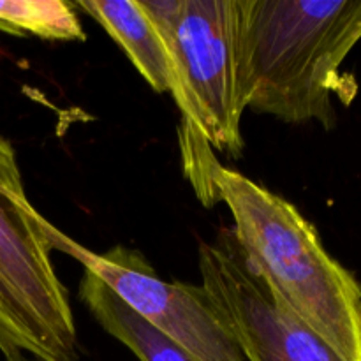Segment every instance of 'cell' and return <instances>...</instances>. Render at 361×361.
I'll use <instances>...</instances> for the list:
<instances>
[{"mask_svg":"<svg viewBox=\"0 0 361 361\" xmlns=\"http://www.w3.org/2000/svg\"><path fill=\"white\" fill-rule=\"evenodd\" d=\"M183 171L204 207L224 203L252 267L293 312L345 361H361V286L328 254L298 208L221 164L203 134L180 122Z\"/></svg>","mask_w":361,"mask_h":361,"instance_id":"1","label":"cell"},{"mask_svg":"<svg viewBox=\"0 0 361 361\" xmlns=\"http://www.w3.org/2000/svg\"><path fill=\"white\" fill-rule=\"evenodd\" d=\"M361 39V0H240L245 108L286 123L337 122L334 95L351 102L341 67Z\"/></svg>","mask_w":361,"mask_h":361,"instance_id":"2","label":"cell"},{"mask_svg":"<svg viewBox=\"0 0 361 361\" xmlns=\"http://www.w3.org/2000/svg\"><path fill=\"white\" fill-rule=\"evenodd\" d=\"M44 217L25 192L13 145L0 136V351L80 361L69 291L49 257Z\"/></svg>","mask_w":361,"mask_h":361,"instance_id":"3","label":"cell"},{"mask_svg":"<svg viewBox=\"0 0 361 361\" xmlns=\"http://www.w3.org/2000/svg\"><path fill=\"white\" fill-rule=\"evenodd\" d=\"M171 51L185 97L182 120L214 150L238 157L245 111L240 0H137Z\"/></svg>","mask_w":361,"mask_h":361,"instance_id":"4","label":"cell"},{"mask_svg":"<svg viewBox=\"0 0 361 361\" xmlns=\"http://www.w3.org/2000/svg\"><path fill=\"white\" fill-rule=\"evenodd\" d=\"M203 288L245 361H345L317 337L240 249L231 228L200 243Z\"/></svg>","mask_w":361,"mask_h":361,"instance_id":"5","label":"cell"},{"mask_svg":"<svg viewBox=\"0 0 361 361\" xmlns=\"http://www.w3.org/2000/svg\"><path fill=\"white\" fill-rule=\"evenodd\" d=\"M42 228L51 249L80 261L85 270L97 275L130 309L192 358L245 361L203 286L162 281L137 250L116 245L106 252H92L46 219Z\"/></svg>","mask_w":361,"mask_h":361,"instance_id":"6","label":"cell"},{"mask_svg":"<svg viewBox=\"0 0 361 361\" xmlns=\"http://www.w3.org/2000/svg\"><path fill=\"white\" fill-rule=\"evenodd\" d=\"M94 18L123 49L137 73L159 94H169L180 113L185 97L171 51L137 0H78L73 4Z\"/></svg>","mask_w":361,"mask_h":361,"instance_id":"7","label":"cell"},{"mask_svg":"<svg viewBox=\"0 0 361 361\" xmlns=\"http://www.w3.org/2000/svg\"><path fill=\"white\" fill-rule=\"evenodd\" d=\"M78 291L99 326L130 349L140 361H197L182 345L130 309L92 271H83Z\"/></svg>","mask_w":361,"mask_h":361,"instance_id":"8","label":"cell"},{"mask_svg":"<svg viewBox=\"0 0 361 361\" xmlns=\"http://www.w3.org/2000/svg\"><path fill=\"white\" fill-rule=\"evenodd\" d=\"M0 32L48 41H85L78 13L63 0H0Z\"/></svg>","mask_w":361,"mask_h":361,"instance_id":"9","label":"cell"},{"mask_svg":"<svg viewBox=\"0 0 361 361\" xmlns=\"http://www.w3.org/2000/svg\"><path fill=\"white\" fill-rule=\"evenodd\" d=\"M6 361H35L34 358H28L23 355H14V356H6Z\"/></svg>","mask_w":361,"mask_h":361,"instance_id":"10","label":"cell"}]
</instances>
